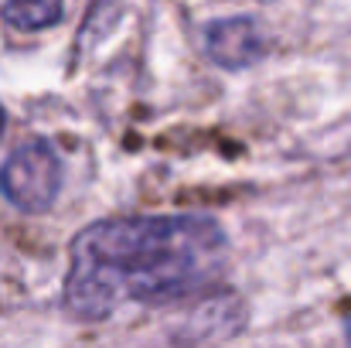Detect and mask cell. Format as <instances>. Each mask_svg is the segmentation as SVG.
Segmentation results:
<instances>
[{
  "mask_svg": "<svg viewBox=\"0 0 351 348\" xmlns=\"http://www.w3.org/2000/svg\"><path fill=\"white\" fill-rule=\"evenodd\" d=\"M62 164L48 140H27L14 147L0 167V192L21 212H45L58 198Z\"/></svg>",
  "mask_w": 351,
  "mask_h": 348,
  "instance_id": "cell-2",
  "label": "cell"
},
{
  "mask_svg": "<svg viewBox=\"0 0 351 348\" xmlns=\"http://www.w3.org/2000/svg\"><path fill=\"white\" fill-rule=\"evenodd\" d=\"M229 242L208 216H123L79 232L69 246L65 311L103 321L123 304H178L219 287Z\"/></svg>",
  "mask_w": 351,
  "mask_h": 348,
  "instance_id": "cell-1",
  "label": "cell"
},
{
  "mask_svg": "<svg viewBox=\"0 0 351 348\" xmlns=\"http://www.w3.org/2000/svg\"><path fill=\"white\" fill-rule=\"evenodd\" d=\"M205 51L215 65L239 72L266 58V34L252 17H222L205 27Z\"/></svg>",
  "mask_w": 351,
  "mask_h": 348,
  "instance_id": "cell-3",
  "label": "cell"
},
{
  "mask_svg": "<svg viewBox=\"0 0 351 348\" xmlns=\"http://www.w3.org/2000/svg\"><path fill=\"white\" fill-rule=\"evenodd\" d=\"M3 119H7V116H3V110H0V130H3Z\"/></svg>",
  "mask_w": 351,
  "mask_h": 348,
  "instance_id": "cell-6",
  "label": "cell"
},
{
  "mask_svg": "<svg viewBox=\"0 0 351 348\" xmlns=\"http://www.w3.org/2000/svg\"><path fill=\"white\" fill-rule=\"evenodd\" d=\"M62 0H3L0 17L14 31H45L62 21Z\"/></svg>",
  "mask_w": 351,
  "mask_h": 348,
  "instance_id": "cell-4",
  "label": "cell"
},
{
  "mask_svg": "<svg viewBox=\"0 0 351 348\" xmlns=\"http://www.w3.org/2000/svg\"><path fill=\"white\" fill-rule=\"evenodd\" d=\"M345 342L351 348V304H348V311H345Z\"/></svg>",
  "mask_w": 351,
  "mask_h": 348,
  "instance_id": "cell-5",
  "label": "cell"
}]
</instances>
